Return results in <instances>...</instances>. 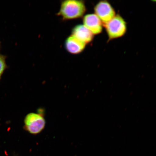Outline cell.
Returning <instances> with one entry per match:
<instances>
[{"label": "cell", "instance_id": "1", "mask_svg": "<svg viewBox=\"0 0 156 156\" xmlns=\"http://www.w3.org/2000/svg\"><path fill=\"white\" fill-rule=\"evenodd\" d=\"M86 11L84 2L77 0H66L62 2L58 15L64 20L81 18Z\"/></svg>", "mask_w": 156, "mask_h": 156}, {"label": "cell", "instance_id": "2", "mask_svg": "<svg viewBox=\"0 0 156 156\" xmlns=\"http://www.w3.org/2000/svg\"><path fill=\"white\" fill-rule=\"evenodd\" d=\"M25 129L31 134H37L44 129L46 122L43 113H29L24 120Z\"/></svg>", "mask_w": 156, "mask_h": 156}, {"label": "cell", "instance_id": "3", "mask_svg": "<svg viewBox=\"0 0 156 156\" xmlns=\"http://www.w3.org/2000/svg\"><path fill=\"white\" fill-rule=\"evenodd\" d=\"M104 26L106 28L109 40L120 38L126 34V24L120 15H116Z\"/></svg>", "mask_w": 156, "mask_h": 156}, {"label": "cell", "instance_id": "4", "mask_svg": "<svg viewBox=\"0 0 156 156\" xmlns=\"http://www.w3.org/2000/svg\"><path fill=\"white\" fill-rule=\"evenodd\" d=\"M95 14L102 21L103 26L115 16V11L110 4L106 1L99 2L94 7Z\"/></svg>", "mask_w": 156, "mask_h": 156}, {"label": "cell", "instance_id": "5", "mask_svg": "<svg viewBox=\"0 0 156 156\" xmlns=\"http://www.w3.org/2000/svg\"><path fill=\"white\" fill-rule=\"evenodd\" d=\"M83 25L94 35L100 34L102 32L103 23L100 19L95 14H89L84 16Z\"/></svg>", "mask_w": 156, "mask_h": 156}, {"label": "cell", "instance_id": "6", "mask_svg": "<svg viewBox=\"0 0 156 156\" xmlns=\"http://www.w3.org/2000/svg\"><path fill=\"white\" fill-rule=\"evenodd\" d=\"M72 35L86 44L92 41L94 35L84 25L79 24L73 28Z\"/></svg>", "mask_w": 156, "mask_h": 156}, {"label": "cell", "instance_id": "7", "mask_svg": "<svg viewBox=\"0 0 156 156\" xmlns=\"http://www.w3.org/2000/svg\"><path fill=\"white\" fill-rule=\"evenodd\" d=\"M86 45L72 35L66 39L64 44L67 51L73 54H79L83 52L85 48Z\"/></svg>", "mask_w": 156, "mask_h": 156}, {"label": "cell", "instance_id": "8", "mask_svg": "<svg viewBox=\"0 0 156 156\" xmlns=\"http://www.w3.org/2000/svg\"><path fill=\"white\" fill-rule=\"evenodd\" d=\"M5 59L4 56L0 55V79L6 67Z\"/></svg>", "mask_w": 156, "mask_h": 156}]
</instances>
